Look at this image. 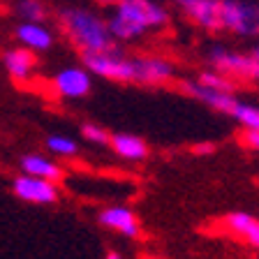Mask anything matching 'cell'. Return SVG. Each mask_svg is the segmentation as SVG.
Returning a JSON list of instances; mask_svg holds the SVG:
<instances>
[{"instance_id": "8", "label": "cell", "mask_w": 259, "mask_h": 259, "mask_svg": "<svg viewBox=\"0 0 259 259\" xmlns=\"http://www.w3.org/2000/svg\"><path fill=\"white\" fill-rule=\"evenodd\" d=\"M12 192L21 201H28V204L47 206V204H56L60 199L58 185L51 183V181H44V178L30 176V174H19L12 181Z\"/></svg>"}, {"instance_id": "3", "label": "cell", "mask_w": 259, "mask_h": 259, "mask_svg": "<svg viewBox=\"0 0 259 259\" xmlns=\"http://www.w3.org/2000/svg\"><path fill=\"white\" fill-rule=\"evenodd\" d=\"M58 21L65 32V37L79 49L81 56L107 51V49H111L116 44L111 32H109L107 16L97 14L95 10H88V7H65V10H60Z\"/></svg>"}, {"instance_id": "15", "label": "cell", "mask_w": 259, "mask_h": 259, "mask_svg": "<svg viewBox=\"0 0 259 259\" xmlns=\"http://www.w3.org/2000/svg\"><path fill=\"white\" fill-rule=\"evenodd\" d=\"M225 227L229 229V232L236 234V236L245 238L248 245L259 248V220L252 218L250 213H243V210H238V213H229V215L225 218Z\"/></svg>"}, {"instance_id": "20", "label": "cell", "mask_w": 259, "mask_h": 259, "mask_svg": "<svg viewBox=\"0 0 259 259\" xmlns=\"http://www.w3.org/2000/svg\"><path fill=\"white\" fill-rule=\"evenodd\" d=\"M81 137H83L86 141H91V144L109 146V137H111V132L104 130L102 125H97V123H83L81 125Z\"/></svg>"}, {"instance_id": "11", "label": "cell", "mask_w": 259, "mask_h": 259, "mask_svg": "<svg viewBox=\"0 0 259 259\" xmlns=\"http://www.w3.org/2000/svg\"><path fill=\"white\" fill-rule=\"evenodd\" d=\"M181 88H183L185 95H190L192 100H197V102L206 104L208 109L220 111V113H229V109H232L234 102H236L234 93H225V91L208 88V86H204V83H201V81H197V79L181 81Z\"/></svg>"}, {"instance_id": "19", "label": "cell", "mask_w": 259, "mask_h": 259, "mask_svg": "<svg viewBox=\"0 0 259 259\" xmlns=\"http://www.w3.org/2000/svg\"><path fill=\"white\" fill-rule=\"evenodd\" d=\"M197 81H201V83H204V86H208V88H215V91H225V93H234V88H236L234 79H229L227 74H222V72L213 70V67H210V70L199 72Z\"/></svg>"}, {"instance_id": "6", "label": "cell", "mask_w": 259, "mask_h": 259, "mask_svg": "<svg viewBox=\"0 0 259 259\" xmlns=\"http://www.w3.org/2000/svg\"><path fill=\"white\" fill-rule=\"evenodd\" d=\"M176 79V65L160 54H135L137 86H167Z\"/></svg>"}, {"instance_id": "2", "label": "cell", "mask_w": 259, "mask_h": 259, "mask_svg": "<svg viewBox=\"0 0 259 259\" xmlns=\"http://www.w3.org/2000/svg\"><path fill=\"white\" fill-rule=\"evenodd\" d=\"M171 21V12L164 0H118L109 7L107 26L113 42L132 44L164 30Z\"/></svg>"}, {"instance_id": "9", "label": "cell", "mask_w": 259, "mask_h": 259, "mask_svg": "<svg viewBox=\"0 0 259 259\" xmlns=\"http://www.w3.org/2000/svg\"><path fill=\"white\" fill-rule=\"evenodd\" d=\"M97 225L111 232H118L127 238H137L141 234L139 218L127 206H107V208L97 210Z\"/></svg>"}, {"instance_id": "16", "label": "cell", "mask_w": 259, "mask_h": 259, "mask_svg": "<svg viewBox=\"0 0 259 259\" xmlns=\"http://www.w3.org/2000/svg\"><path fill=\"white\" fill-rule=\"evenodd\" d=\"M14 14L19 21L47 23L49 7L44 0H14Z\"/></svg>"}, {"instance_id": "23", "label": "cell", "mask_w": 259, "mask_h": 259, "mask_svg": "<svg viewBox=\"0 0 259 259\" xmlns=\"http://www.w3.org/2000/svg\"><path fill=\"white\" fill-rule=\"evenodd\" d=\"M192 151L197 153V155H208V153L215 151V144H197Z\"/></svg>"}, {"instance_id": "21", "label": "cell", "mask_w": 259, "mask_h": 259, "mask_svg": "<svg viewBox=\"0 0 259 259\" xmlns=\"http://www.w3.org/2000/svg\"><path fill=\"white\" fill-rule=\"evenodd\" d=\"M243 141H245L250 148L259 151V132H254V130H245V135H243Z\"/></svg>"}, {"instance_id": "18", "label": "cell", "mask_w": 259, "mask_h": 259, "mask_svg": "<svg viewBox=\"0 0 259 259\" xmlns=\"http://www.w3.org/2000/svg\"><path fill=\"white\" fill-rule=\"evenodd\" d=\"M44 146H47L49 153H54V155H58V157L79 155V144L65 135H49L47 141H44Z\"/></svg>"}, {"instance_id": "5", "label": "cell", "mask_w": 259, "mask_h": 259, "mask_svg": "<svg viewBox=\"0 0 259 259\" xmlns=\"http://www.w3.org/2000/svg\"><path fill=\"white\" fill-rule=\"evenodd\" d=\"M206 63L229 79H250L259 83V60H254L250 51L243 54L227 47H210L206 51Z\"/></svg>"}, {"instance_id": "12", "label": "cell", "mask_w": 259, "mask_h": 259, "mask_svg": "<svg viewBox=\"0 0 259 259\" xmlns=\"http://www.w3.org/2000/svg\"><path fill=\"white\" fill-rule=\"evenodd\" d=\"M37 54H32L23 47H12L3 54V65H5L7 74L19 83H28L37 72Z\"/></svg>"}, {"instance_id": "22", "label": "cell", "mask_w": 259, "mask_h": 259, "mask_svg": "<svg viewBox=\"0 0 259 259\" xmlns=\"http://www.w3.org/2000/svg\"><path fill=\"white\" fill-rule=\"evenodd\" d=\"M164 3H169V5H174V7H178V10H183V12H188L192 5H197L199 0H164Z\"/></svg>"}, {"instance_id": "24", "label": "cell", "mask_w": 259, "mask_h": 259, "mask_svg": "<svg viewBox=\"0 0 259 259\" xmlns=\"http://www.w3.org/2000/svg\"><path fill=\"white\" fill-rule=\"evenodd\" d=\"M95 3H97V5H102V7H113L118 0H95Z\"/></svg>"}, {"instance_id": "26", "label": "cell", "mask_w": 259, "mask_h": 259, "mask_svg": "<svg viewBox=\"0 0 259 259\" xmlns=\"http://www.w3.org/2000/svg\"><path fill=\"white\" fill-rule=\"evenodd\" d=\"M250 56H252L254 60H259V44H254V47H252V51H250Z\"/></svg>"}, {"instance_id": "4", "label": "cell", "mask_w": 259, "mask_h": 259, "mask_svg": "<svg viewBox=\"0 0 259 259\" xmlns=\"http://www.w3.org/2000/svg\"><path fill=\"white\" fill-rule=\"evenodd\" d=\"M83 67L91 74L102 76L107 81L118 83H135V54H125L116 44L107 51L83 56Z\"/></svg>"}, {"instance_id": "1", "label": "cell", "mask_w": 259, "mask_h": 259, "mask_svg": "<svg viewBox=\"0 0 259 259\" xmlns=\"http://www.w3.org/2000/svg\"><path fill=\"white\" fill-rule=\"evenodd\" d=\"M185 16L206 32L259 37V0H199Z\"/></svg>"}, {"instance_id": "7", "label": "cell", "mask_w": 259, "mask_h": 259, "mask_svg": "<svg viewBox=\"0 0 259 259\" xmlns=\"http://www.w3.org/2000/svg\"><path fill=\"white\" fill-rule=\"evenodd\" d=\"M51 88L60 100H81L91 93L93 74L86 67L70 65V67H63V70L56 72L54 79H51Z\"/></svg>"}, {"instance_id": "14", "label": "cell", "mask_w": 259, "mask_h": 259, "mask_svg": "<svg viewBox=\"0 0 259 259\" xmlns=\"http://www.w3.org/2000/svg\"><path fill=\"white\" fill-rule=\"evenodd\" d=\"M21 164V174H30V176L44 178V181H51V183H58L63 181L65 171L58 162L49 160L47 155H39V153H28V155H21L19 160Z\"/></svg>"}, {"instance_id": "17", "label": "cell", "mask_w": 259, "mask_h": 259, "mask_svg": "<svg viewBox=\"0 0 259 259\" xmlns=\"http://www.w3.org/2000/svg\"><path fill=\"white\" fill-rule=\"evenodd\" d=\"M227 116H232V118L236 120V123H241L245 130H254V132H259V107H254V104L236 100Z\"/></svg>"}, {"instance_id": "10", "label": "cell", "mask_w": 259, "mask_h": 259, "mask_svg": "<svg viewBox=\"0 0 259 259\" xmlns=\"http://www.w3.org/2000/svg\"><path fill=\"white\" fill-rule=\"evenodd\" d=\"M14 37L19 47L28 49L32 54H44L56 44V35L47 23H35V21H21L14 28Z\"/></svg>"}, {"instance_id": "13", "label": "cell", "mask_w": 259, "mask_h": 259, "mask_svg": "<svg viewBox=\"0 0 259 259\" xmlns=\"http://www.w3.org/2000/svg\"><path fill=\"white\" fill-rule=\"evenodd\" d=\"M109 148L127 162H144L148 157V144H146V139H141L137 135L113 132L109 137Z\"/></svg>"}, {"instance_id": "25", "label": "cell", "mask_w": 259, "mask_h": 259, "mask_svg": "<svg viewBox=\"0 0 259 259\" xmlns=\"http://www.w3.org/2000/svg\"><path fill=\"white\" fill-rule=\"evenodd\" d=\"M104 259H125V257H123L120 252H116V250H109L107 257H104Z\"/></svg>"}]
</instances>
